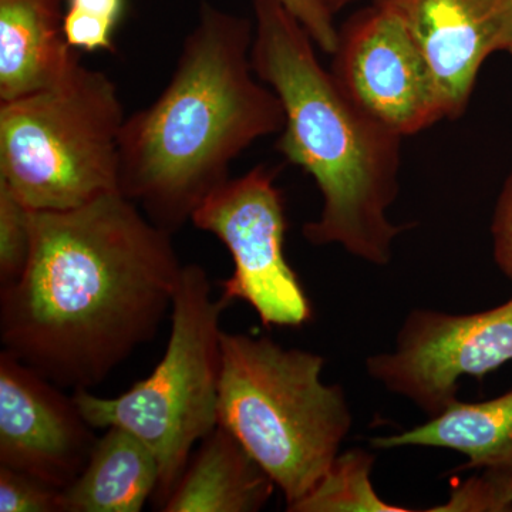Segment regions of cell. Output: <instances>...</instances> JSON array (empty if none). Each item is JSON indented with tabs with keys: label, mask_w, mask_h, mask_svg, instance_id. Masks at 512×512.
<instances>
[{
	"label": "cell",
	"mask_w": 512,
	"mask_h": 512,
	"mask_svg": "<svg viewBox=\"0 0 512 512\" xmlns=\"http://www.w3.org/2000/svg\"><path fill=\"white\" fill-rule=\"evenodd\" d=\"M30 222L25 271L0 288L3 350L57 386L92 389L156 338L184 265L120 191Z\"/></svg>",
	"instance_id": "1"
},
{
	"label": "cell",
	"mask_w": 512,
	"mask_h": 512,
	"mask_svg": "<svg viewBox=\"0 0 512 512\" xmlns=\"http://www.w3.org/2000/svg\"><path fill=\"white\" fill-rule=\"evenodd\" d=\"M251 20L202 3L170 83L127 117L119 143V191L175 234L229 165L259 138L281 133L285 111L252 66Z\"/></svg>",
	"instance_id": "2"
},
{
	"label": "cell",
	"mask_w": 512,
	"mask_h": 512,
	"mask_svg": "<svg viewBox=\"0 0 512 512\" xmlns=\"http://www.w3.org/2000/svg\"><path fill=\"white\" fill-rule=\"evenodd\" d=\"M252 66L285 111L278 148L311 174L322 212L303 227L312 245H340L369 264L392 261L393 242L407 229L387 211L399 194L403 137L366 113L332 72L315 42L279 0H252Z\"/></svg>",
	"instance_id": "3"
},
{
	"label": "cell",
	"mask_w": 512,
	"mask_h": 512,
	"mask_svg": "<svg viewBox=\"0 0 512 512\" xmlns=\"http://www.w3.org/2000/svg\"><path fill=\"white\" fill-rule=\"evenodd\" d=\"M323 366L308 350L222 330L218 424L272 478L286 510L325 476L352 429L346 394L323 383Z\"/></svg>",
	"instance_id": "4"
},
{
	"label": "cell",
	"mask_w": 512,
	"mask_h": 512,
	"mask_svg": "<svg viewBox=\"0 0 512 512\" xmlns=\"http://www.w3.org/2000/svg\"><path fill=\"white\" fill-rule=\"evenodd\" d=\"M124 116L116 84L77 63L60 82L0 101V183L30 211H66L119 191Z\"/></svg>",
	"instance_id": "5"
},
{
	"label": "cell",
	"mask_w": 512,
	"mask_h": 512,
	"mask_svg": "<svg viewBox=\"0 0 512 512\" xmlns=\"http://www.w3.org/2000/svg\"><path fill=\"white\" fill-rule=\"evenodd\" d=\"M228 305L212 296L202 266L184 265L167 349L150 376L110 399L74 390V402L93 429L121 427L151 448L160 467L153 498L158 510L183 476L192 448L218 426L220 323Z\"/></svg>",
	"instance_id": "6"
},
{
	"label": "cell",
	"mask_w": 512,
	"mask_h": 512,
	"mask_svg": "<svg viewBox=\"0 0 512 512\" xmlns=\"http://www.w3.org/2000/svg\"><path fill=\"white\" fill-rule=\"evenodd\" d=\"M275 168L258 165L229 178L202 202L192 224L227 247L234 271L220 282L222 298L247 302L265 328H301L313 309L301 279L286 261L284 195Z\"/></svg>",
	"instance_id": "7"
},
{
	"label": "cell",
	"mask_w": 512,
	"mask_h": 512,
	"mask_svg": "<svg viewBox=\"0 0 512 512\" xmlns=\"http://www.w3.org/2000/svg\"><path fill=\"white\" fill-rule=\"evenodd\" d=\"M510 360L512 298L470 315L416 309L397 332L393 352L367 357L366 370L433 419L457 402L460 377L481 380Z\"/></svg>",
	"instance_id": "8"
},
{
	"label": "cell",
	"mask_w": 512,
	"mask_h": 512,
	"mask_svg": "<svg viewBox=\"0 0 512 512\" xmlns=\"http://www.w3.org/2000/svg\"><path fill=\"white\" fill-rule=\"evenodd\" d=\"M332 72L353 100L399 136L446 119L436 80L413 36L392 9L375 5L339 28Z\"/></svg>",
	"instance_id": "9"
},
{
	"label": "cell",
	"mask_w": 512,
	"mask_h": 512,
	"mask_svg": "<svg viewBox=\"0 0 512 512\" xmlns=\"http://www.w3.org/2000/svg\"><path fill=\"white\" fill-rule=\"evenodd\" d=\"M6 350L0 353V466L64 490L97 443L73 396Z\"/></svg>",
	"instance_id": "10"
},
{
	"label": "cell",
	"mask_w": 512,
	"mask_h": 512,
	"mask_svg": "<svg viewBox=\"0 0 512 512\" xmlns=\"http://www.w3.org/2000/svg\"><path fill=\"white\" fill-rule=\"evenodd\" d=\"M392 9L429 64L446 119L466 110L485 60L512 45V0H375Z\"/></svg>",
	"instance_id": "11"
},
{
	"label": "cell",
	"mask_w": 512,
	"mask_h": 512,
	"mask_svg": "<svg viewBox=\"0 0 512 512\" xmlns=\"http://www.w3.org/2000/svg\"><path fill=\"white\" fill-rule=\"evenodd\" d=\"M66 0H0V101L46 89L80 62L63 32Z\"/></svg>",
	"instance_id": "12"
},
{
	"label": "cell",
	"mask_w": 512,
	"mask_h": 512,
	"mask_svg": "<svg viewBox=\"0 0 512 512\" xmlns=\"http://www.w3.org/2000/svg\"><path fill=\"white\" fill-rule=\"evenodd\" d=\"M275 488L237 437L218 424L201 440L161 511H261Z\"/></svg>",
	"instance_id": "13"
},
{
	"label": "cell",
	"mask_w": 512,
	"mask_h": 512,
	"mask_svg": "<svg viewBox=\"0 0 512 512\" xmlns=\"http://www.w3.org/2000/svg\"><path fill=\"white\" fill-rule=\"evenodd\" d=\"M375 450L434 447L468 457L457 471L484 468L494 477H512V390L483 403L454 402L426 424L370 440Z\"/></svg>",
	"instance_id": "14"
},
{
	"label": "cell",
	"mask_w": 512,
	"mask_h": 512,
	"mask_svg": "<svg viewBox=\"0 0 512 512\" xmlns=\"http://www.w3.org/2000/svg\"><path fill=\"white\" fill-rule=\"evenodd\" d=\"M160 467L136 434L109 427L80 476L63 490L64 512H138L154 498Z\"/></svg>",
	"instance_id": "15"
},
{
	"label": "cell",
	"mask_w": 512,
	"mask_h": 512,
	"mask_svg": "<svg viewBox=\"0 0 512 512\" xmlns=\"http://www.w3.org/2000/svg\"><path fill=\"white\" fill-rule=\"evenodd\" d=\"M375 456L363 448L338 454L318 484L289 512H410L386 503L373 488Z\"/></svg>",
	"instance_id": "16"
},
{
	"label": "cell",
	"mask_w": 512,
	"mask_h": 512,
	"mask_svg": "<svg viewBox=\"0 0 512 512\" xmlns=\"http://www.w3.org/2000/svg\"><path fill=\"white\" fill-rule=\"evenodd\" d=\"M126 0H66L63 32L76 50H113V32Z\"/></svg>",
	"instance_id": "17"
},
{
	"label": "cell",
	"mask_w": 512,
	"mask_h": 512,
	"mask_svg": "<svg viewBox=\"0 0 512 512\" xmlns=\"http://www.w3.org/2000/svg\"><path fill=\"white\" fill-rule=\"evenodd\" d=\"M32 211L0 183V288L18 281L32 247Z\"/></svg>",
	"instance_id": "18"
},
{
	"label": "cell",
	"mask_w": 512,
	"mask_h": 512,
	"mask_svg": "<svg viewBox=\"0 0 512 512\" xmlns=\"http://www.w3.org/2000/svg\"><path fill=\"white\" fill-rule=\"evenodd\" d=\"M0 512H64L63 490L0 466Z\"/></svg>",
	"instance_id": "19"
},
{
	"label": "cell",
	"mask_w": 512,
	"mask_h": 512,
	"mask_svg": "<svg viewBox=\"0 0 512 512\" xmlns=\"http://www.w3.org/2000/svg\"><path fill=\"white\" fill-rule=\"evenodd\" d=\"M431 512H510L512 504L505 500L497 481L484 474L453 485L446 504L430 508Z\"/></svg>",
	"instance_id": "20"
},
{
	"label": "cell",
	"mask_w": 512,
	"mask_h": 512,
	"mask_svg": "<svg viewBox=\"0 0 512 512\" xmlns=\"http://www.w3.org/2000/svg\"><path fill=\"white\" fill-rule=\"evenodd\" d=\"M311 35L315 45L332 55L338 43L339 28L333 20V12L323 0H279Z\"/></svg>",
	"instance_id": "21"
},
{
	"label": "cell",
	"mask_w": 512,
	"mask_h": 512,
	"mask_svg": "<svg viewBox=\"0 0 512 512\" xmlns=\"http://www.w3.org/2000/svg\"><path fill=\"white\" fill-rule=\"evenodd\" d=\"M491 234L495 262L512 282V171L495 205Z\"/></svg>",
	"instance_id": "22"
},
{
	"label": "cell",
	"mask_w": 512,
	"mask_h": 512,
	"mask_svg": "<svg viewBox=\"0 0 512 512\" xmlns=\"http://www.w3.org/2000/svg\"><path fill=\"white\" fill-rule=\"evenodd\" d=\"M488 476H490V474H488ZM491 477L497 481L498 487H500L501 493H503L505 500L512 504V477Z\"/></svg>",
	"instance_id": "23"
},
{
	"label": "cell",
	"mask_w": 512,
	"mask_h": 512,
	"mask_svg": "<svg viewBox=\"0 0 512 512\" xmlns=\"http://www.w3.org/2000/svg\"><path fill=\"white\" fill-rule=\"evenodd\" d=\"M350 2H353V0H323V3H325L333 13H335L336 10L342 9L343 6L348 5Z\"/></svg>",
	"instance_id": "24"
},
{
	"label": "cell",
	"mask_w": 512,
	"mask_h": 512,
	"mask_svg": "<svg viewBox=\"0 0 512 512\" xmlns=\"http://www.w3.org/2000/svg\"><path fill=\"white\" fill-rule=\"evenodd\" d=\"M508 53H510V55L512 56V45L510 47V50H508Z\"/></svg>",
	"instance_id": "25"
}]
</instances>
